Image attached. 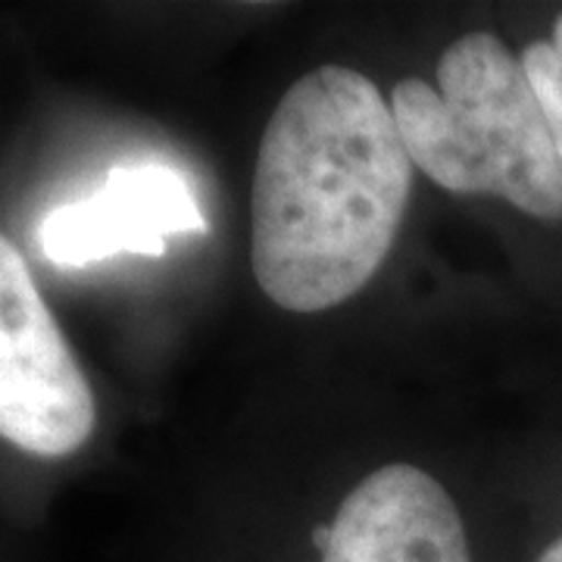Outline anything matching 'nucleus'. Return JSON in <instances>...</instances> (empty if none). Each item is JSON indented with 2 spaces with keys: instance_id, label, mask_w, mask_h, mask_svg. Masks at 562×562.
<instances>
[{
  "instance_id": "obj_5",
  "label": "nucleus",
  "mask_w": 562,
  "mask_h": 562,
  "mask_svg": "<svg viewBox=\"0 0 562 562\" xmlns=\"http://www.w3.org/2000/svg\"><path fill=\"white\" fill-rule=\"evenodd\" d=\"M313 543L319 562H475L453 497L409 462L366 475Z\"/></svg>"
},
{
  "instance_id": "obj_6",
  "label": "nucleus",
  "mask_w": 562,
  "mask_h": 562,
  "mask_svg": "<svg viewBox=\"0 0 562 562\" xmlns=\"http://www.w3.org/2000/svg\"><path fill=\"white\" fill-rule=\"evenodd\" d=\"M519 60L535 88V98L541 103L543 120L550 125V135L562 160V13L560 20L553 22L550 38L531 41Z\"/></svg>"
},
{
  "instance_id": "obj_2",
  "label": "nucleus",
  "mask_w": 562,
  "mask_h": 562,
  "mask_svg": "<svg viewBox=\"0 0 562 562\" xmlns=\"http://www.w3.org/2000/svg\"><path fill=\"white\" fill-rule=\"evenodd\" d=\"M391 110L413 166L460 198H501L562 222V160L519 57L472 32L438 60V85L403 79Z\"/></svg>"
},
{
  "instance_id": "obj_3",
  "label": "nucleus",
  "mask_w": 562,
  "mask_h": 562,
  "mask_svg": "<svg viewBox=\"0 0 562 562\" xmlns=\"http://www.w3.org/2000/svg\"><path fill=\"white\" fill-rule=\"evenodd\" d=\"M94 425L91 384L16 244L0 235V438L35 457H69Z\"/></svg>"
},
{
  "instance_id": "obj_7",
  "label": "nucleus",
  "mask_w": 562,
  "mask_h": 562,
  "mask_svg": "<svg viewBox=\"0 0 562 562\" xmlns=\"http://www.w3.org/2000/svg\"><path fill=\"white\" fill-rule=\"evenodd\" d=\"M535 562H562V531L543 547L541 553L535 557Z\"/></svg>"
},
{
  "instance_id": "obj_4",
  "label": "nucleus",
  "mask_w": 562,
  "mask_h": 562,
  "mask_svg": "<svg viewBox=\"0 0 562 562\" xmlns=\"http://www.w3.org/2000/svg\"><path fill=\"white\" fill-rule=\"evenodd\" d=\"M210 222L188 179L166 162H120L85 201L63 203L38 228L41 254L76 269L120 257H162L176 235H206Z\"/></svg>"
},
{
  "instance_id": "obj_1",
  "label": "nucleus",
  "mask_w": 562,
  "mask_h": 562,
  "mask_svg": "<svg viewBox=\"0 0 562 562\" xmlns=\"http://www.w3.org/2000/svg\"><path fill=\"white\" fill-rule=\"evenodd\" d=\"M391 103L350 66L297 79L266 122L250 188V262L288 313L341 306L387 260L413 191Z\"/></svg>"
}]
</instances>
